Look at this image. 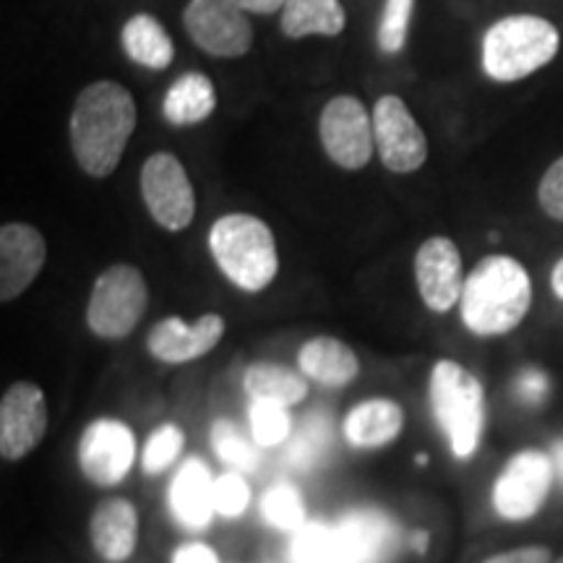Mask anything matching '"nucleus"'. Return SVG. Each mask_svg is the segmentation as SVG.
<instances>
[{
    "label": "nucleus",
    "mask_w": 563,
    "mask_h": 563,
    "mask_svg": "<svg viewBox=\"0 0 563 563\" xmlns=\"http://www.w3.org/2000/svg\"><path fill=\"white\" fill-rule=\"evenodd\" d=\"M136 121V100L123 84L102 79L79 91L68 131L74 157L89 178H108L118 170Z\"/></svg>",
    "instance_id": "1"
},
{
    "label": "nucleus",
    "mask_w": 563,
    "mask_h": 563,
    "mask_svg": "<svg viewBox=\"0 0 563 563\" xmlns=\"http://www.w3.org/2000/svg\"><path fill=\"white\" fill-rule=\"evenodd\" d=\"M532 308V279L519 258L490 253L470 269L460 319L473 336L496 340L517 332Z\"/></svg>",
    "instance_id": "2"
},
{
    "label": "nucleus",
    "mask_w": 563,
    "mask_h": 563,
    "mask_svg": "<svg viewBox=\"0 0 563 563\" xmlns=\"http://www.w3.org/2000/svg\"><path fill=\"white\" fill-rule=\"evenodd\" d=\"M426 402L449 454L456 462L475 460L488 426V402L481 378L460 361L441 357L428 373Z\"/></svg>",
    "instance_id": "3"
},
{
    "label": "nucleus",
    "mask_w": 563,
    "mask_h": 563,
    "mask_svg": "<svg viewBox=\"0 0 563 563\" xmlns=\"http://www.w3.org/2000/svg\"><path fill=\"white\" fill-rule=\"evenodd\" d=\"M211 262L224 279L241 292L269 290L279 274L277 238L262 217L230 211L209 228Z\"/></svg>",
    "instance_id": "4"
},
{
    "label": "nucleus",
    "mask_w": 563,
    "mask_h": 563,
    "mask_svg": "<svg viewBox=\"0 0 563 563\" xmlns=\"http://www.w3.org/2000/svg\"><path fill=\"white\" fill-rule=\"evenodd\" d=\"M561 51L553 21L534 13L498 19L483 37V70L498 84H514L545 68Z\"/></svg>",
    "instance_id": "5"
},
{
    "label": "nucleus",
    "mask_w": 563,
    "mask_h": 563,
    "mask_svg": "<svg viewBox=\"0 0 563 563\" xmlns=\"http://www.w3.org/2000/svg\"><path fill=\"white\" fill-rule=\"evenodd\" d=\"M146 308H150V285L139 266L112 264L91 285L84 319L97 340L121 342L136 332Z\"/></svg>",
    "instance_id": "6"
},
{
    "label": "nucleus",
    "mask_w": 563,
    "mask_h": 563,
    "mask_svg": "<svg viewBox=\"0 0 563 563\" xmlns=\"http://www.w3.org/2000/svg\"><path fill=\"white\" fill-rule=\"evenodd\" d=\"M139 439L129 420L100 415L89 420L76 441V470L91 488H118L139 464Z\"/></svg>",
    "instance_id": "7"
},
{
    "label": "nucleus",
    "mask_w": 563,
    "mask_h": 563,
    "mask_svg": "<svg viewBox=\"0 0 563 563\" xmlns=\"http://www.w3.org/2000/svg\"><path fill=\"white\" fill-rule=\"evenodd\" d=\"M555 488L551 452L519 449L490 485V509L509 525H525L543 511Z\"/></svg>",
    "instance_id": "8"
},
{
    "label": "nucleus",
    "mask_w": 563,
    "mask_h": 563,
    "mask_svg": "<svg viewBox=\"0 0 563 563\" xmlns=\"http://www.w3.org/2000/svg\"><path fill=\"white\" fill-rule=\"evenodd\" d=\"M141 199L150 217L167 232L191 228L196 217V191L183 162L170 152H154L141 167Z\"/></svg>",
    "instance_id": "9"
},
{
    "label": "nucleus",
    "mask_w": 563,
    "mask_h": 563,
    "mask_svg": "<svg viewBox=\"0 0 563 563\" xmlns=\"http://www.w3.org/2000/svg\"><path fill=\"white\" fill-rule=\"evenodd\" d=\"M51 428V405L40 384L13 382L0 397V456L3 462H24L37 452Z\"/></svg>",
    "instance_id": "10"
},
{
    "label": "nucleus",
    "mask_w": 563,
    "mask_h": 563,
    "mask_svg": "<svg viewBox=\"0 0 563 563\" xmlns=\"http://www.w3.org/2000/svg\"><path fill=\"white\" fill-rule=\"evenodd\" d=\"M183 30L214 58H243L253 47V24L235 0H188Z\"/></svg>",
    "instance_id": "11"
},
{
    "label": "nucleus",
    "mask_w": 563,
    "mask_h": 563,
    "mask_svg": "<svg viewBox=\"0 0 563 563\" xmlns=\"http://www.w3.org/2000/svg\"><path fill=\"white\" fill-rule=\"evenodd\" d=\"M319 136L327 157L342 170H363L376 152L373 115L352 95L332 97L319 118Z\"/></svg>",
    "instance_id": "12"
},
{
    "label": "nucleus",
    "mask_w": 563,
    "mask_h": 563,
    "mask_svg": "<svg viewBox=\"0 0 563 563\" xmlns=\"http://www.w3.org/2000/svg\"><path fill=\"white\" fill-rule=\"evenodd\" d=\"M371 115L376 152L386 170L397 175L418 173L428 159V139L402 97H378Z\"/></svg>",
    "instance_id": "13"
},
{
    "label": "nucleus",
    "mask_w": 563,
    "mask_h": 563,
    "mask_svg": "<svg viewBox=\"0 0 563 563\" xmlns=\"http://www.w3.org/2000/svg\"><path fill=\"white\" fill-rule=\"evenodd\" d=\"M415 287L422 306L435 316L452 313L460 308L462 290H464V262L462 251L452 238L433 235L422 241L415 251Z\"/></svg>",
    "instance_id": "14"
},
{
    "label": "nucleus",
    "mask_w": 563,
    "mask_h": 563,
    "mask_svg": "<svg viewBox=\"0 0 563 563\" xmlns=\"http://www.w3.org/2000/svg\"><path fill=\"white\" fill-rule=\"evenodd\" d=\"M224 332L228 321L214 311L199 316V321L194 323L183 321L180 316H165L146 334V352L162 365H188L220 347Z\"/></svg>",
    "instance_id": "15"
},
{
    "label": "nucleus",
    "mask_w": 563,
    "mask_h": 563,
    "mask_svg": "<svg viewBox=\"0 0 563 563\" xmlns=\"http://www.w3.org/2000/svg\"><path fill=\"white\" fill-rule=\"evenodd\" d=\"M217 475L201 456H183L167 483V511L183 532H207L217 519Z\"/></svg>",
    "instance_id": "16"
},
{
    "label": "nucleus",
    "mask_w": 563,
    "mask_h": 563,
    "mask_svg": "<svg viewBox=\"0 0 563 563\" xmlns=\"http://www.w3.org/2000/svg\"><path fill=\"white\" fill-rule=\"evenodd\" d=\"M407 412L389 394H373L355 402L340 420V435L352 452H382L402 439Z\"/></svg>",
    "instance_id": "17"
},
{
    "label": "nucleus",
    "mask_w": 563,
    "mask_h": 563,
    "mask_svg": "<svg viewBox=\"0 0 563 563\" xmlns=\"http://www.w3.org/2000/svg\"><path fill=\"white\" fill-rule=\"evenodd\" d=\"M344 563H386L399 548V525L376 506H352L334 519Z\"/></svg>",
    "instance_id": "18"
},
{
    "label": "nucleus",
    "mask_w": 563,
    "mask_h": 563,
    "mask_svg": "<svg viewBox=\"0 0 563 563\" xmlns=\"http://www.w3.org/2000/svg\"><path fill=\"white\" fill-rule=\"evenodd\" d=\"M87 538L102 563H129L141 543V511L125 496H104L89 514Z\"/></svg>",
    "instance_id": "19"
},
{
    "label": "nucleus",
    "mask_w": 563,
    "mask_h": 563,
    "mask_svg": "<svg viewBox=\"0 0 563 563\" xmlns=\"http://www.w3.org/2000/svg\"><path fill=\"white\" fill-rule=\"evenodd\" d=\"M47 262L45 235L26 222L0 228V300L11 302L37 282Z\"/></svg>",
    "instance_id": "20"
},
{
    "label": "nucleus",
    "mask_w": 563,
    "mask_h": 563,
    "mask_svg": "<svg viewBox=\"0 0 563 563\" xmlns=\"http://www.w3.org/2000/svg\"><path fill=\"white\" fill-rule=\"evenodd\" d=\"M295 368L321 389L340 391L357 382L363 365L352 344L332 334H316L298 347Z\"/></svg>",
    "instance_id": "21"
},
{
    "label": "nucleus",
    "mask_w": 563,
    "mask_h": 563,
    "mask_svg": "<svg viewBox=\"0 0 563 563\" xmlns=\"http://www.w3.org/2000/svg\"><path fill=\"white\" fill-rule=\"evenodd\" d=\"M243 394L249 399H262V402H277L285 407H298L311 394V382L298 368L285 363L258 361L243 371Z\"/></svg>",
    "instance_id": "22"
},
{
    "label": "nucleus",
    "mask_w": 563,
    "mask_h": 563,
    "mask_svg": "<svg viewBox=\"0 0 563 563\" xmlns=\"http://www.w3.org/2000/svg\"><path fill=\"white\" fill-rule=\"evenodd\" d=\"M347 26L340 0H287L279 11V30L287 40L336 37Z\"/></svg>",
    "instance_id": "23"
},
{
    "label": "nucleus",
    "mask_w": 563,
    "mask_h": 563,
    "mask_svg": "<svg viewBox=\"0 0 563 563\" xmlns=\"http://www.w3.org/2000/svg\"><path fill=\"white\" fill-rule=\"evenodd\" d=\"M217 110L214 81L201 70H188L173 81L162 102V115L170 125H199Z\"/></svg>",
    "instance_id": "24"
},
{
    "label": "nucleus",
    "mask_w": 563,
    "mask_h": 563,
    "mask_svg": "<svg viewBox=\"0 0 563 563\" xmlns=\"http://www.w3.org/2000/svg\"><path fill=\"white\" fill-rule=\"evenodd\" d=\"M121 45L133 63L150 70H165L175 60V42L170 32L152 13H133L125 21L121 30Z\"/></svg>",
    "instance_id": "25"
},
{
    "label": "nucleus",
    "mask_w": 563,
    "mask_h": 563,
    "mask_svg": "<svg viewBox=\"0 0 563 563\" xmlns=\"http://www.w3.org/2000/svg\"><path fill=\"white\" fill-rule=\"evenodd\" d=\"M258 517L274 532L295 534L302 530L311 517H308L306 493L292 481H274L262 490L258 498Z\"/></svg>",
    "instance_id": "26"
},
{
    "label": "nucleus",
    "mask_w": 563,
    "mask_h": 563,
    "mask_svg": "<svg viewBox=\"0 0 563 563\" xmlns=\"http://www.w3.org/2000/svg\"><path fill=\"white\" fill-rule=\"evenodd\" d=\"M188 433L180 422L165 420L157 428H152L144 443H141L139 470L144 477H162L178 467L186 454Z\"/></svg>",
    "instance_id": "27"
},
{
    "label": "nucleus",
    "mask_w": 563,
    "mask_h": 563,
    "mask_svg": "<svg viewBox=\"0 0 563 563\" xmlns=\"http://www.w3.org/2000/svg\"><path fill=\"white\" fill-rule=\"evenodd\" d=\"M285 446L287 464L300 470V473H311L323 462L329 446H332V418L321 410L306 415L302 426L295 428L292 439Z\"/></svg>",
    "instance_id": "28"
},
{
    "label": "nucleus",
    "mask_w": 563,
    "mask_h": 563,
    "mask_svg": "<svg viewBox=\"0 0 563 563\" xmlns=\"http://www.w3.org/2000/svg\"><path fill=\"white\" fill-rule=\"evenodd\" d=\"M211 452L228 470H238V473H256L258 464H262V449L253 443L249 433H243L238 428L235 420L230 418H217L211 422L209 431Z\"/></svg>",
    "instance_id": "29"
},
{
    "label": "nucleus",
    "mask_w": 563,
    "mask_h": 563,
    "mask_svg": "<svg viewBox=\"0 0 563 563\" xmlns=\"http://www.w3.org/2000/svg\"><path fill=\"white\" fill-rule=\"evenodd\" d=\"M287 555H290V563H344L334 522H323V519H311L302 530L290 534Z\"/></svg>",
    "instance_id": "30"
},
{
    "label": "nucleus",
    "mask_w": 563,
    "mask_h": 563,
    "mask_svg": "<svg viewBox=\"0 0 563 563\" xmlns=\"http://www.w3.org/2000/svg\"><path fill=\"white\" fill-rule=\"evenodd\" d=\"M295 433L290 407L277 402L249 399V435L262 452L285 446Z\"/></svg>",
    "instance_id": "31"
},
{
    "label": "nucleus",
    "mask_w": 563,
    "mask_h": 563,
    "mask_svg": "<svg viewBox=\"0 0 563 563\" xmlns=\"http://www.w3.org/2000/svg\"><path fill=\"white\" fill-rule=\"evenodd\" d=\"M214 501H217V517L224 519V522H235V519L245 517L253 504V488L245 473L224 470V473L217 475Z\"/></svg>",
    "instance_id": "32"
},
{
    "label": "nucleus",
    "mask_w": 563,
    "mask_h": 563,
    "mask_svg": "<svg viewBox=\"0 0 563 563\" xmlns=\"http://www.w3.org/2000/svg\"><path fill=\"white\" fill-rule=\"evenodd\" d=\"M415 0H386L382 21H378V47L386 55H399L410 37V21Z\"/></svg>",
    "instance_id": "33"
},
{
    "label": "nucleus",
    "mask_w": 563,
    "mask_h": 563,
    "mask_svg": "<svg viewBox=\"0 0 563 563\" xmlns=\"http://www.w3.org/2000/svg\"><path fill=\"white\" fill-rule=\"evenodd\" d=\"M511 391H514V399H517L519 405L540 407L551 399L553 384H551V378H548V373L538 371V368H525L517 378H514Z\"/></svg>",
    "instance_id": "34"
},
{
    "label": "nucleus",
    "mask_w": 563,
    "mask_h": 563,
    "mask_svg": "<svg viewBox=\"0 0 563 563\" xmlns=\"http://www.w3.org/2000/svg\"><path fill=\"white\" fill-rule=\"evenodd\" d=\"M538 203L551 220L563 222V154L540 178Z\"/></svg>",
    "instance_id": "35"
},
{
    "label": "nucleus",
    "mask_w": 563,
    "mask_h": 563,
    "mask_svg": "<svg viewBox=\"0 0 563 563\" xmlns=\"http://www.w3.org/2000/svg\"><path fill=\"white\" fill-rule=\"evenodd\" d=\"M553 551L548 545H519L509 551H498L481 563H553Z\"/></svg>",
    "instance_id": "36"
},
{
    "label": "nucleus",
    "mask_w": 563,
    "mask_h": 563,
    "mask_svg": "<svg viewBox=\"0 0 563 563\" xmlns=\"http://www.w3.org/2000/svg\"><path fill=\"white\" fill-rule=\"evenodd\" d=\"M170 563H222V559L203 540H186V543L173 548Z\"/></svg>",
    "instance_id": "37"
},
{
    "label": "nucleus",
    "mask_w": 563,
    "mask_h": 563,
    "mask_svg": "<svg viewBox=\"0 0 563 563\" xmlns=\"http://www.w3.org/2000/svg\"><path fill=\"white\" fill-rule=\"evenodd\" d=\"M245 13H258V16H269L285 9L287 0H235Z\"/></svg>",
    "instance_id": "38"
},
{
    "label": "nucleus",
    "mask_w": 563,
    "mask_h": 563,
    "mask_svg": "<svg viewBox=\"0 0 563 563\" xmlns=\"http://www.w3.org/2000/svg\"><path fill=\"white\" fill-rule=\"evenodd\" d=\"M551 452V460H553V470H555V485L563 490V439L553 441V446L548 449Z\"/></svg>",
    "instance_id": "39"
},
{
    "label": "nucleus",
    "mask_w": 563,
    "mask_h": 563,
    "mask_svg": "<svg viewBox=\"0 0 563 563\" xmlns=\"http://www.w3.org/2000/svg\"><path fill=\"white\" fill-rule=\"evenodd\" d=\"M428 545H431V532L428 530H415L410 538H407V548H412L418 555H426Z\"/></svg>",
    "instance_id": "40"
},
{
    "label": "nucleus",
    "mask_w": 563,
    "mask_h": 563,
    "mask_svg": "<svg viewBox=\"0 0 563 563\" xmlns=\"http://www.w3.org/2000/svg\"><path fill=\"white\" fill-rule=\"evenodd\" d=\"M551 290L555 298L563 302V256L553 264V269H551Z\"/></svg>",
    "instance_id": "41"
},
{
    "label": "nucleus",
    "mask_w": 563,
    "mask_h": 563,
    "mask_svg": "<svg viewBox=\"0 0 563 563\" xmlns=\"http://www.w3.org/2000/svg\"><path fill=\"white\" fill-rule=\"evenodd\" d=\"M428 462H431V460H428V454H422V452H420L418 456H415V464H418V467H426Z\"/></svg>",
    "instance_id": "42"
},
{
    "label": "nucleus",
    "mask_w": 563,
    "mask_h": 563,
    "mask_svg": "<svg viewBox=\"0 0 563 563\" xmlns=\"http://www.w3.org/2000/svg\"><path fill=\"white\" fill-rule=\"evenodd\" d=\"M553 563H563V555H561V559H555V561H553Z\"/></svg>",
    "instance_id": "43"
}]
</instances>
